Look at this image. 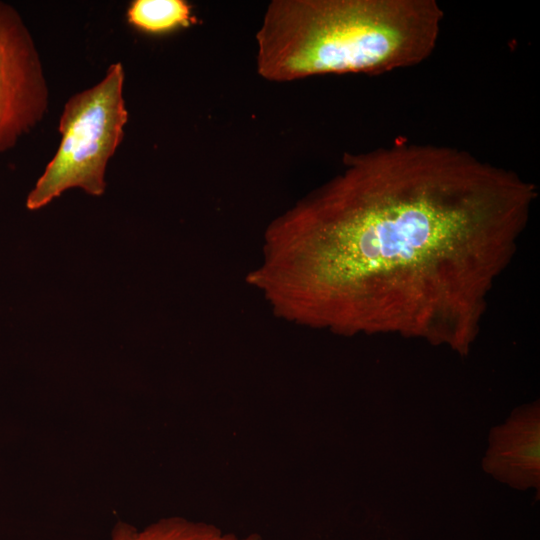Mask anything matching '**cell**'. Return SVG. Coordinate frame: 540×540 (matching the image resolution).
I'll list each match as a JSON object with an SVG mask.
<instances>
[{
	"label": "cell",
	"mask_w": 540,
	"mask_h": 540,
	"mask_svg": "<svg viewBox=\"0 0 540 540\" xmlns=\"http://www.w3.org/2000/svg\"><path fill=\"white\" fill-rule=\"evenodd\" d=\"M537 197L518 173L456 147L346 154L342 172L270 224L250 278L299 324L464 356Z\"/></svg>",
	"instance_id": "6da1fadb"
},
{
	"label": "cell",
	"mask_w": 540,
	"mask_h": 540,
	"mask_svg": "<svg viewBox=\"0 0 540 540\" xmlns=\"http://www.w3.org/2000/svg\"><path fill=\"white\" fill-rule=\"evenodd\" d=\"M443 17L435 0H273L256 33L257 72L288 82L414 66L433 53Z\"/></svg>",
	"instance_id": "7a4b0ae2"
},
{
	"label": "cell",
	"mask_w": 540,
	"mask_h": 540,
	"mask_svg": "<svg viewBox=\"0 0 540 540\" xmlns=\"http://www.w3.org/2000/svg\"><path fill=\"white\" fill-rule=\"evenodd\" d=\"M124 81V67L115 62L98 83L66 101L58 124L60 144L28 194V209H40L71 188L93 196L104 193L107 164L128 121Z\"/></svg>",
	"instance_id": "3957f363"
},
{
	"label": "cell",
	"mask_w": 540,
	"mask_h": 540,
	"mask_svg": "<svg viewBox=\"0 0 540 540\" xmlns=\"http://www.w3.org/2000/svg\"><path fill=\"white\" fill-rule=\"evenodd\" d=\"M49 87L36 43L19 12L0 1V154L46 116Z\"/></svg>",
	"instance_id": "277c9868"
},
{
	"label": "cell",
	"mask_w": 540,
	"mask_h": 540,
	"mask_svg": "<svg viewBox=\"0 0 540 540\" xmlns=\"http://www.w3.org/2000/svg\"><path fill=\"white\" fill-rule=\"evenodd\" d=\"M482 467L496 480L525 490L540 486L539 401L517 407L489 434Z\"/></svg>",
	"instance_id": "5b68a950"
},
{
	"label": "cell",
	"mask_w": 540,
	"mask_h": 540,
	"mask_svg": "<svg viewBox=\"0 0 540 540\" xmlns=\"http://www.w3.org/2000/svg\"><path fill=\"white\" fill-rule=\"evenodd\" d=\"M109 540H261L259 536H237L213 525L183 518L162 519L141 530L119 522Z\"/></svg>",
	"instance_id": "8992f818"
},
{
	"label": "cell",
	"mask_w": 540,
	"mask_h": 540,
	"mask_svg": "<svg viewBox=\"0 0 540 540\" xmlns=\"http://www.w3.org/2000/svg\"><path fill=\"white\" fill-rule=\"evenodd\" d=\"M128 23L147 33H164L197 23L184 0H134L126 13Z\"/></svg>",
	"instance_id": "52a82bcc"
}]
</instances>
